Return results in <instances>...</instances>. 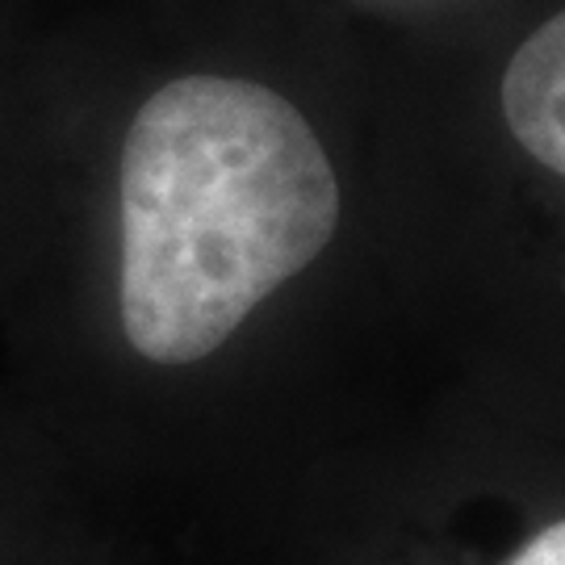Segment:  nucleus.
Here are the masks:
<instances>
[{
	"mask_svg": "<svg viewBox=\"0 0 565 565\" xmlns=\"http://www.w3.org/2000/svg\"><path fill=\"white\" fill-rule=\"evenodd\" d=\"M503 114L527 156L565 177V9L515 51L503 81Z\"/></svg>",
	"mask_w": 565,
	"mask_h": 565,
	"instance_id": "nucleus-2",
	"label": "nucleus"
},
{
	"mask_svg": "<svg viewBox=\"0 0 565 565\" xmlns=\"http://www.w3.org/2000/svg\"><path fill=\"white\" fill-rule=\"evenodd\" d=\"M511 565H565V520L548 524L536 541H527Z\"/></svg>",
	"mask_w": 565,
	"mask_h": 565,
	"instance_id": "nucleus-3",
	"label": "nucleus"
},
{
	"mask_svg": "<svg viewBox=\"0 0 565 565\" xmlns=\"http://www.w3.org/2000/svg\"><path fill=\"white\" fill-rule=\"evenodd\" d=\"M323 142L273 88L181 76L121 147V327L156 364L210 356L331 243Z\"/></svg>",
	"mask_w": 565,
	"mask_h": 565,
	"instance_id": "nucleus-1",
	"label": "nucleus"
}]
</instances>
